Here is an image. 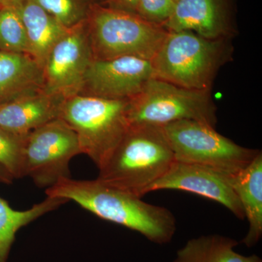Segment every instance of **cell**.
I'll list each match as a JSON object with an SVG mask.
<instances>
[{
  "label": "cell",
  "mask_w": 262,
  "mask_h": 262,
  "mask_svg": "<svg viewBox=\"0 0 262 262\" xmlns=\"http://www.w3.org/2000/svg\"><path fill=\"white\" fill-rule=\"evenodd\" d=\"M46 194L75 202L99 218L136 231L155 244H168L177 231V221L168 208L146 203L97 179L61 178L46 189Z\"/></svg>",
  "instance_id": "obj_1"
},
{
  "label": "cell",
  "mask_w": 262,
  "mask_h": 262,
  "mask_svg": "<svg viewBox=\"0 0 262 262\" xmlns=\"http://www.w3.org/2000/svg\"><path fill=\"white\" fill-rule=\"evenodd\" d=\"M176 159L163 127L130 125L108 159L98 180L142 198L148 188L170 170Z\"/></svg>",
  "instance_id": "obj_2"
},
{
  "label": "cell",
  "mask_w": 262,
  "mask_h": 262,
  "mask_svg": "<svg viewBox=\"0 0 262 262\" xmlns=\"http://www.w3.org/2000/svg\"><path fill=\"white\" fill-rule=\"evenodd\" d=\"M231 40L169 31L151 61L155 77L185 89L211 91L219 71L232 59Z\"/></svg>",
  "instance_id": "obj_3"
},
{
  "label": "cell",
  "mask_w": 262,
  "mask_h": 262,
  "mask_svg": "<svg viewBox=\"0 0 262 262\" xmlns=\"http://www.w3.org/2000/svg\"><path fill=\"white\" fill-rule=\"evenodd\" d=\"M94 60L124 56L151 60L169 31L136 13L94 5L86 19Z\"/></svg>",
  "instance_id": "obj_4"
},
{
  "label": "cell",
  "mask_w": 262,
  "mask_h": 262,
  "mask_svg": "<svg viewBox=\"0 0 262 262\" xmlns=\"http://www.w3.org/2000/svg\"><path fill=\"white\" fill-rule=\"evenodd\" d=\"M129 99L75 95L67 98L59 118L78 138L82 154L101 168L130 127Z\"/></svg>",
  "instance_id": "obj_5"
},
{
  "label": "cell",
  "mask_w": 262,
  "mask_h": 262,
  "mask_svg": "<svg viewBox=\"0 0 262 262\" xmlns=\"http://www.w3.org/2000/svg\"><path fill=\"white\" fill-rule=\"evenodd\" d=\"M176 161L194 164L227 176L244 170L260 152L219 134L215 127L196 120H184L162 126Z\"/></svg>",
  "instance_id": "obj_6"
},
{
  "label": "cell",
  "mask_w": 262,
  "mask_h": 262,
  "mask_svg": "<svg viewBox=\"0 0 262 262\" xmlns=\"http://www.w3.org/2000/svg\"><path fill=\"white\" fill-rule=\"evenodd\" d=\"M130 125L163 126L179 120H196L215 127L216 107L211 91L185 89L153 77L129 99Z\"/></svg>",
  "instance_id": "obj_7"
},
{
  "label": "cell",
  "mask_w": 262,
  "mask_h": 262,
  "mask_svg": "<svg viewBox=\"0 0 262 262\" xmlns=\"http://www.w3.org/2000/svg\"><path fill=\"white\" fill-rule=\"evenodd\" d=\"M82 154L75 131L61 118L29 133L24 146V177L37 187L48 188L60 179L71 177L70 163Z\"/></svg>",
  "instance_id": "obj_8"
},
{
  "label": "cell",
  "mask_w": 262,
  "mask_h": 262,
  "mask_svg": "<svg viewBox=\"0 0 262 262\" xmlns=\"http://www.w3.org/2000/svg\"><path fill=\"white\" fill-rule=\"evenodd\" d=\"M93 61L84 20L69 29L52 48L42 67L43 90L65 98L78 94Z\"/></svg>",
  "instance_id": "obj_9"
},
{
  "label": "cell",
  "mask_w": 262,
  "mask_h": 262,
  "mask_svg": "<svg viewBox=\"0 0 262 262\" xmlns=\"http://www.w3.org/2000/svg\"><path fill=\"white\" fill-rule=\"evenodd\" d=\"M153 77L154 69L149 60L133 56L94 60L77 95L130 99L139 94Z\"/></svg>",
  "instance_id": "obj_10"
},
{
  "label": "cell",
  "mask_w": 262,
  "mask_h": 262,
  "mask_svg": "<svg viewBox=\"0 0 262 262\" xmlns=\"http://www.w3.org/2000/svg\"><path fill=\"white\" fill-rule=\"evenodd\" d=\"M163 189L198 194L225 206L239 220L246 219L241 202L229 182V176L211 169L176 161L163 177L148 188L146 194Z\"/></svg>",
  "instance_id": "obj_11"
},
{
  "label": "cell",
  "mask_w": 262,
  "mask_h": 262,
  "mask_svg": "<svg viewBox=\"0 0 262 262\" xmlns=\"http://www.w3.org/2000/svg\"><path fill=\"white\" fill-rule=\"evenodd\" d=\"M164 27L168 31H191L208 39H231L233 33L224 0H176Z\"/></svg>",
  "instance_id": "obj_12"
},
{
  "label": "cell",
  "mask_w": 262,
  "mask_h": 262,
  "mask_svg": "<svg viewBox=\"0 0 262 262\" xmlns=\"http://www.w3.org/2000/svg\"><path fill=\"white\" fill-rule=\"evenodd\" d=\"M59 95L44 90L0 105V127L27 136L45 124L59 118L63 101Z\"/></svg>",
  "instance_id": "obj_13"
},
{
  "label": "cell",
  "mask_w": 262,
  "mask_h": 262,
  "mask_svg": "<svg viewBox=\"0 0 262 262\" xmlns=\"http://www.w3.org/2000/svg\"><path fill=\"white\" fill-rule=\"evenodd\" d=\"M229 182L238 198L247 219L248 230L242 244L253 247L262 235V152L238 173L229 177Z\"/></svg>",
  "instance_id": "obj_14"
},
{
  "label": "cell",
  "mask_w": 262,
  "mask_h": 262,
  "mask_svg": "<svg viewBox=\"0 0 262 262\" xmlns=\"http://www.w3.org/2000/svg\"><path fill=\"white\" fill-rule=\"evenodd\" d=\"M42 90V68L32 57L0 51V105Z\"/></svg>",
  "instance_id": "obj_15"
},
{
  "label": "cell",
  "mask_w": 262,
  "mask_h": 262,
  "mask_svg": "<svg viewBox=\"0 0 262 262\" xmlns=\"http://www.w3.org/2000/svg\"><path fill=\"white\" fill-rule=\"evenodd\" d=\"M27 33L29 56L42 68L52 48L69 29L61 25L34 0L17 7Z\"/></svg>",
  "instance_id": "obj_16"
},
{
  "label": "cell",
  "mask_w": 262,
  "mask_h": 262,
  "mask_svg": "<svg viewBox=\"0 0 262 262\" xmlns=\"http://www.w3.org/2000/svg\"><path fill=\"white\" fill-rule=\"evenodd\" d=\"M235 239L220 234L189 239L177 251L173 262H262L256 255L244 256L234 251Z\"/></svg>",
  "instance_id": "obj_17"
},
{
  "label": "cell",
  "mask_w": 262,
  "mask_h": 262,
  "mask_svg": "<svg viewBox=\"0 0 262 262\" xmlns=\"http://www.w3.org/2000/svg\"><path fill=\"white\" fill-rule=\"evenodd\" d=\"M68 201L61 198L47 196L41 203L34 205L25 211H17L5 200L0 198V262L8 261L10 250L17 232L22 227L49 213Z\"/></svg>",
  "instance_id": "obj_18"
},
{
  "label": "cell",
  "mask_w": 262,
  "mask_h": 262,
  "mask_svg": "<svg viewBox=\"0 0 262 262\" xmlns=\"http://www.w3.org/2000/svg\"><path fill=\"white\" fill-rule=\"evenodd\" d=\"M0 51L29 53L27 33L16 8H0Z\"/></svg>",
  "instance_id": "obj_19"
},
{
  "label": "cell",
  "mask_w": 262,
  "mask_h": 262,
  "mask_svg": "<svg viewBox=\"0 0 262 262\" xmlns=\"http://www.w3.org/2000/svg\"><path fill=\"white\" fill-rule=\"evenodd\" d=\"M67 29L86 20L91 7L84 0H34Z\"/></svg>",
  "instance_id": "obj_20"
},
{
  "label": "cell",
  "mask_w": 262,
  "mask_h": 262,
  "mask_svg": "<svg viewBox=\"0 0 262 262\" xmlns=\"http://www.w3.org/2000/svg\"><path fill=\"white\" fill-rule=\"evenodd\" d=\"M26 136L0 127V165L14 179L23 178L24 146Z\"/></svg>",
  "instance_id": "obj_21"
},
{
  "label": "cell",
  "mask_w": 262,
  "mask_h": 262,
  "mask_svg": "<svg viewBox=\"0 0 262 262\" xmlns=\"http://www.w3.org/2000/svg\"><path fill=\"white\" fill-rule=\"evenodd\" d=\"M174 0H138L135 13L139 17L164 27L173 13Z\"/></svg>",
  "instance_id": "obj_22"
},
{
  "label": "cell",
  "mask_w": 262,
  "mask_h": 262,
  "mask_svg": "<svg viewBox=\"0 0 262 262\" xmlns=\"http://www.w3.org/2000/svg\"><path fill=\"white\" fill-rule=\"evenodd\" d=\"M118 6L115 9L124 10V11L130 12L135 13L136 5L138 0H116Z\"/></svg>",
  "instance_id": "obj_23"
},
{
  "label": "cell",
  "mask_w": 262,
  "mask_h": 262,
  "mask_svg": "<svg viewBox=\"0 0 262 262\" xmlns=\"http://www.w3.org/2000/svg\"><path fill=\"white\" fill-rule=\"evenodd\" d=\"M14 178L8 173L2 165H0V182L3 184H10L13 182Z\"/></svg>",
  "instance_id": "obj_24"
},
{
  "label": "cell",
  "mask_w": 262,
  "mask_h": 262,
  "mask_svg": "<svg viewBox=\"0 0 262 262\" xmlns=\"http://www.w3.org/2000/svg\"><path fill=\"white\" fill-rule=\"evenodd\" d=\"M24 0H0V8L3 7H13L17 8Z\"/></svg>",
  "instance_id": "obj_25"
},
{
  "label": "cell",
  "mask_w": 262,
  "mask_h": 262,
  "mask_svg": "<svg viewBox=\"0 0 262 262\" xmlns=\"http://www.w3.org/2000/svg\"><path fill=\"white\" fill-rule=\"evenodd\" d=\"M174 1H176V0H174Z\"/></svg>",
  "instance_id": "obj_26"
}]
</instances>
